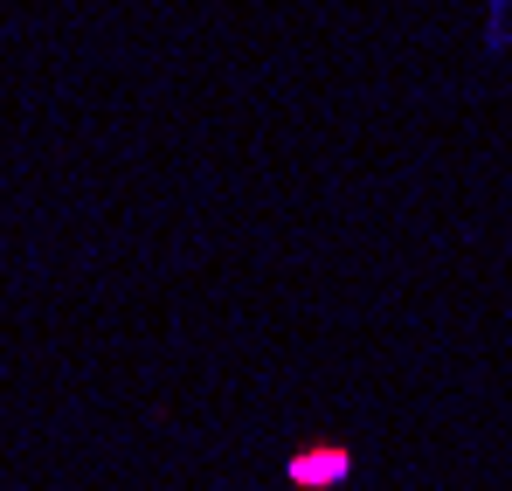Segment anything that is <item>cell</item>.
<instances>
[{"label": "cell", "mask_w": 512, "mask_h": 491, "mask_svg": "<svg viewBox=\"0 0 512 491\" xmlns=\"http://www.w3.org/2000/svg\"><path fill=\"white\" fill-rule=\"evenodd\" d=\"M346 471H353V457H346L340 443H326V450H298V457H291V485H298V491H333V485H346Z\"/></svg>", "instance_id": "6da1fadb"}]
</instances>
